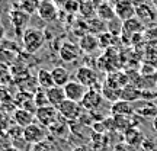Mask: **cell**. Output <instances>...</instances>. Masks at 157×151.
I'll return each instance as SVG.
<instances>
[{
	"label": "cell",
	"instance_id": "cell-4",
	"mask_svg": "<svg viewBox=\"0 0 157 151\" xmlns=\"http://www.w3.org/2000/svg\"><path fill=\"white\" fill-rule=\"evenodd\" d=\"M74 80L78 81L80 84H83L84 87H87V89H93L96 81H98V74L89 66H82V67H78L76 70Z\"/></svg>",
	"mask_w": 157,
	"mask_h": 151
},
{
	"label": "cell",
	"instance_id": "cell-19",
	"mask_svg": "<svg viewBox=\"0 0 157 151\" xmlns=\"http://www.w3.org/2000/svg\"><path fill=\"white\" fill-rule=\"evenodd\" d=\"M124 140L129 147H138L144 142L143 134L137 126H131L127 131H124Z\"/></svg>",
	"mask_w": 157,
	"mask_h": 151
},
{
	"label": "cell",
	"instance_id": "cell-5",
	"mask_svg": "<svg viewBox=\"0 0 157 151\" xmlns=\"http://www.w3.org/2000/svg\"><path fill=\"white\" fill-rule=\"evenodd\" d=\"M135 17H137L146 28H148V26H153V25L156 23L157 12H156V9H153L148 3L135 6Z\"/></svg>",
	"mask_w": 157,
	"mask_h": 151
},
{
	"label": "cell",
	"instance_id": "cell-41",
	"mask_svg": "<svg viewBox=\"0 0 157 151\" xmlns=\"http://www.w3.org/2000/svg\"><path fill=\"white\" fill-rule=\"evenodd\" d=\"M2 111H3V106H2V105H0V112H2Z\"/></svg>",
	"mask_w": 157,
	"mask_h": 151
},
{
	"label": "cell",
	"instance_id": "cell-32",
	"mask_svg": "<svg viewBox=\"0 0 157 151\" xmlns=\"http://www.w3.org/2000/svg\"><path fill=\"white\" fill-rule=\"evenodd\" d=\"M78 6H80V2L78 0H66V3L63 5V9L67 12V13H78Z\"/></svg>",
	"mask_w": 157,
	"mask_h": 151
},
{
	"label": "cell",
	"instance_id": "cell-18",
	"mask_svg": "<svg viewBox=\"0 0 157 151\" xmlns=\"http://www.w3.org/2000/svg\"><path fill=\"white\" fill-rule=\"evenodd\" d=\"M51 74H52V80H54V86H58V87H64L66 84L71 80L70 78V73L66 67L63 66H57L51 70Z\"/></svg>",
	"mask_w": 157,
	"mask_h": 151
},
{
	"label": "cell",
	"instance_id": "cell-37",
	"mask_svg": "<svg viewBox=\"0 0 157 151\" xmlns=\"http://www.w3.org/2000/svg\"><path fill=\"white\" fill-rule=\"evenodd\" d=\"M51 2H52L54 5H57L58 7H63V5L66 3V0H51Z\"/></svg>",
	"mask_w": 157,
	"mask_h": 151
},
{
	"label": "cell",
	"instance_id": "cell-21",
	"mask_svg": "<svg viewBox=\"0 0 157 151\" xmlns=\"http://www.w3.org/2000/svg\"><path fill=\"white\" fill-rule=\"evenodd\" d=\"M96 16L99 17L101 21H103V22H111L112 19H115L117 17V15H115V9H113L112 5H109V3H106V2H103V3H101V5L96 7Z\"/></svg>",
	"mask_w": 157,
	"mask_h": 151
},
{
	"label": "cell",
	"instance_id": "cell-1",
	"mask_svg": "<svg viewBox=\"0 0 157 151\" xmlns=\"http://www.w3.org/2000/svg\"><path fill=\"white\" fill-rule=\"evenodd\" d=\"M23 48L29 54L38 52L45 44V34L38 28H28L22 35Z\"/></svg>",
	"mask_w": 157,
	"mask_h": 151
},
{
	"label": "cell",
	"instance_id": "cell-6",
	"mask_svg": "<svg viewBox=\"0 0 157 151\" xmlns=\"http://www.w3.org/2000/svg\"><path fill=\"white\" fill-rule=\"evenodd\" d=\"M103 100V96H102V92H99L98 89H89L84 95L83 100L80 102V105L84 111H89V112H93V111H98L101 108V103Z\"/></svg>",
	"mask_w": 157,
	"mask_h": 151
},
{
	"label": "cell",
	"instance_id": "cell-43",
	"mask_svg": "<svg viewBox=\"0 0 157 151\" xmlns=\"http://www.w3.org/2000/svg\"><path fill=\"white\" fill-rule=\"evenodd\" d=\"M0 17H2V9H0Z\"/></svg>",
	"mask_w": 157,
	"mask_h": 151
},
{
	"label": "cell",
	"instance_id": "cell-35",
	"mask_svg": "<svg viewBox=\"0 0 157 151\" xmlns=\"http://www.w3.org/2000/svg\"><path fill=\"white\" fill-rule=\"evenodd\" d=\"M31 151H52V150H51V145L47 141H42V142H39V144L32 145V150Z\"/></svg>",
	"mask_w": 157,
	"mask_h": 151
},
{
	"label": "cell",
	"instance_id": "cell-9",
	"mask_svg": "<svg viewBox=\"0 0 157 151\" xmlns=\"http://www.w3.org/2000/svg\"><path fill=\"white\" fill-rule=\"evenodd\" d=\"M113 9L117 17L121 22L135 17V5L132 3V0H119L117 5H113Z\"/></svg>",
	"mask_w": 157,
	"mask_h": 151
},
{
	"label": "cell",
	"instance_id": "cell-22",
	"mask_svg": "<svg viewBox=\"0 0 157 151\" xmlns=\"http://www.w3.org/2000/svg\"><path fill=\"white\" fill-rule=\"evenodd\" d=\"M87 23V32L92 35H96V36H99L101 34H105L108 32V28H106V22H103L101 21L99 17H92L89 21H86Z\"/></svg>",
	"mask_w": 157,
	"mask_h": 151
},
{
	"label": "cell",
	"instance_id": "cell-15",
	"mask_svg": "<svg viewBox=\"0 0 157 151\" xmlns=\"http://www.w3.org/2000/svg\"><path fill=\"white\" fill-rule=\"evenodd\" d=\"M78 48L82 52H86V54H92L95 52L98 48H99V39L96 35L92 34H86L84 36L78 39Z\"/></svg>",
	"mask_w": 157,
	"mask_h": 151
},
{
	"label": "cell",
	"instance_id": "cell-39",
	"mask_svg": "<svg viewBox=\"0 0 157 151\" xmlns=\"http://www.w3.org/2000/svg\"><path fill=\"white\" fill-rule=\"evenodd\" d=\"M3 151H21L19 148H16V147H13V145H9V147H6Z\"/></svg>",
	"mask_w": 157,
	"mask_h": 151
},
{
	"label": "cell",
	"instance_id": "cell-14",
	"mask_svg": "<svg viewBox=\"0 0 157 151\" xmlns=\"http://www.w3.org/2000/svg\"><path fill=\"white\" fill-rule=\"evenodd\" d=\"M13 122H15V125H17V126H21V128H26V126H29V125H32V123H35V115L34 113L28 112V111H25V109H22V108H17L16 111L13 112Z\"/></svg>",
	"mask_w": 157,
	"mask_h": 151
},
{
	"label": "cell",
	"instance_id": "cell-28",
	"mask_svg": "<svg viewBox=\"0 0 157 151\" xmlns=\"http://www.w3.org/2000/svg\"><path fill=\"white\" fill-rule=\"evenodd\" d=\"M34 102H35V105H36V108L48 106L50 103H48V97H47V90L39 87L34 95Z\"/></svg>",
	"mask_w": 157,
	"mask_h": 151
},
{
	"label": "cell",
	"instance_id": "cell-11",
	"mask_svg": "<svg viewBox=\"0 0 157 151\" xmlns=\"http://www.w3.org/2000/svg\"><path fill=\"white\" fill-rule=\"evenodd\" d=\"M58 12H60V7L57 5H54L51 0H42L41 5H39L38 9V15L44 22H52L56 21L57 16H58Z\"/></svg>",
	"mask_w": 157,
	"mask_h": 151
},
{
	"label": "cell",
	"instance_id": "cell-38",
	"mask_svg": "<svg viewBox=\"0 0 157 151\" xmlns=\"http://www.w3.org/2000/svg\"><path fill=\"white\" fill-rule=\"evenodd\" d=\"M132 3H134L135 6H140V5H146L147 0H132Z\"/></svg>",
	"mask_w": 157,
	"mask_h": 151
},
{
	"label": "cell",
	"instance_id": "cell-31",
	"mask_svg": "<svg viewBox=\"0 0 157 151\" xmlns=\"http://www.w3.org/2000/svg\"><path fill=\"white\" fill-rule=\"evenodd\" d=\"M144 39H146V42H151V44H156L157 45V26H148V28H146V31H144Z\"/></svg>",
	"mask_w": 157,
	"mask_h": 151
},
{
	"label": "cell",
	"instance_id": "cell-40",
	"mask_svg": "<svg viewBox=\"0 0 157 151\" xmlns=\"http://www.w3.org/2000/svg\"><path fill=\"white\" fill-rule=\"evenodd\" d=\"M151 125H153V129H154V131H156L157 132V116L154 118V119H153L151 121Z\"/></svg>",
	"mask_w": 157,
	"mask_h": 151
},
{
	"label": "cell",
	"instance_id": "cell-44",
	"mask_svg": "<svg viewBox=\"0 0 157 151\" xmlns=\"http://www.w3.org/2000/svg\"><path fill=\"white\" fill-rule=\"evenodd\" d=\"M156 12H157V6H156Z\"/></svg>",
	"mask_w": 157,
	"mask_h": 151
},
{
	"label": "cell",
	"instance_id": "cell-24",
	"mask_svg": "<svg viewBox=\"0 0 157 151\" xmlns=\"http://www.w3.org/2000/svg\"><path fill=\"white\" fill-rule=\"evenodd\" d=\"M78 2H80L78 13H80L82 19L89 21V19H92V17H96V7L90 3L89 0H78Z\"/></svg>",
	"mask_w": 157,
	"mask_h": 151
},
{
	"label": "cell",
	"instance_id": "cell-42",
	"mask_svg": "<svg viewBox=\"0 0 157 151\" xmlns=\"http://www.w3.org/2000/svg\"><path fill=\"white\" fill-rule=\"evenodd\" d=\"M2 51H3V47H2V45H0V52H2Z\"/></svg>",
	"mask_w": 157,
	"mask_h": 151
},
{
	"label": "cell",
	"instance_id": "cell-46",
	"mask_svg": "<svg viewBox=\"0 0 157 151\" xmlns=\"http://www.w3.org/2000/svg\"><path fill=\"white\" fill-rule=\"evenodd\" d=\"M156 48H157V47H156Z\"/></svg>",
	"mask_w": 157,
	"mask_h": 151
},
{
	"label": "cell",
	"instance_id": "cell-17",
	"mask_svg": "<svg viewBox=\"0 0 157 151\" xmlns=\"http://www.w3.org/2000/svg\"><path fill=\"white\" fill-rule=\"evenodd\" d=\"M111 113H112V116H131V115H134V106L129 102L118 100L112 103Z\"/></svg>",
	"mask_w": 157,
	"mask_h": 151
},
{
	"label": "cell",
	"instance_id": "cell-8",
	"mask_svg": "<svg viewBox=\"0 0 157 151\" xmlns=\"http://www.w3.org/2000/svg\"><path fill=\"white\" fill-rule=\"evenodd\" d=\"M23 140L26 141L28 144H32V145L45 141L44 126L39 125L38 122H35V123H32V125L26 126V128L23 129Z\"/></svg>",
	"mask_w": 157,
	"mask_h": 151
},
{
	"label": "cell",
	"instance_id": "cell-13",
	"mask_svg": "<svg viewBox=\"0 0 157 151\" xmlns=\"http://www.w3.org/2000/svg\"><path fill=\"white\" fill-rule=\"evenodd\" d=\"M29 15L28 13H25L22 9H17V10H12L10 12V21L13 23V28L16 31L17 34L23 35V32L26 31V23L29 21Z\"/></svg>",
	"mask_w": 157,
	"mask_h": 151
},
{
	"label": "cell",
	"instance_id": "cell-36",
	"mask_svg": "<svg viewBox=\"0 0 157 151\" xmlns=\"http://www.w3.org/2000/svg\"><path fill=\"white\" fill-rule=\"evenodd\" d=\"M5 36H6V28L2 25V23H0V42L5 39Z\"/></svg>",
	"mask_w": 157,
	"mask_h": 151
},
{
	"label": "cell",
	"instance_id": "cell-3",
	"mask_svg": "<svg viewBox=\"0 0 157 151\" xmlns=\"http://www.w3.org/2000/svg\"><path fill=\"white\" fill-rule=\"evenodd\" d=\"M57 109H58V112H60V116H61L64 121L74 122V121H77L78 118H80L83 108H82V105L77 103V102H71V100H68V99H66Z\"/></svg>",
	"mask_w": 157,
	"mask_h": 151
},
{
	"label": "cell",
	"instance_id": "cell-7",
	"mask_svg": "<svg viewBox=\"0 0 157 151\" xmlns=\"http://www.w3.org/2000/svg\"><path fill=\"white\" fill-rule=\"evenodd\" d=\"M87 90H89L87 87H84L83 84H80L78 81H76L74 78L70 80V81L64 86L66 99H68V100H71V102H77V103H80V102L83 100V97Z\"/></svg>",
	"mask_w": 157,
	"mask_h": 151
},
{
	"label": "cell",
	"instance_id": "cell-23",
	"mask_svg": "<svg viewBox=\"0 0 157 151\" xmlns=\"http://www.w3.org/2000/svg\"><path fill=\"white\" fill-rule=\"evenodd\" d=\"M36 81H38L39 87H42V89H45V90L54 87V80H52L51 70H47V68H39L38 74H36Z\"/></svg>",
	"mask_w": 157,
	"mask_h": 151
},
{
	"label": "cell",
	"instance_id": "cell-30",
	"mask_svg": "<svg viewBox=\"0 0 157 151\" xmlns=\"http://www.w3.org/2000/svg\"><path fill=\"white\" fill-rule=\"evenodd\" d=\"M12 118L9 116V113H6L5 111L0 112V134H7V131L12 128Z\"/></svg>",
	"mask_w": 157,
	"mask_h": 151
},
{
	"label": "cell",
	"instance_id": "cell-12",
	"mask_svg": "<svg viewBox=\"0 0 157 151\" xmlns=\"http://www.w3.org/2000/svg\"><path fill=\"white\" fill-rule=\"evenodd\" d=\"M60 54V58H61L64 62H73L76 61L80 55V48H78V44H74L71 41H67L61 45V48L58 51Z\"/></svg>",
	"mask_w": 157,
	"mask_h": 151
},
{
	"label": "cell",
	"instance_id": "cell-25",
	"mask_svg": "<svg viewBox=\"0 0 157 151\" xmlns=\"http://www.w3.org/2000/svg\"><path fill=\"white\" fill-rule=\"evenodd\" d=\"M39 5H41V0H21V9L25 13H28L29 16L38 13Z\"/></svg>",
	"mask_w": 157,
	"mask_h": 151
},
{
	"label": "cell",
	"instance_id": "cell-45",
	"mask_svg": "<svg viewBox=\"0 0 157 151\" xmlns=\"http://www.w3.org/2000/svg\"><path fill=\"white\" fill-rule=\"evenodd\" d=\"M41 2H42V0H41Z\"/></svg>",
	"mask_w": 157,
	"mask_h": 151
},
{
	"label": "cell",
	"instance_id": "cell-26",
	"mask_svg": "<svg viewBox=\"0 0 157 151\" xmlns=\"http://www.w3.org/2000/svg\"><path fill=\"white\" fill-rule=\"evenodd\" d=\"M143 64H148L157 68V48L156 47H147L146 52L143 55Z\"/></svg>",
	"mask_w": 157,
	"mask_h": 151
},
{
	"label": "cell",
	"instance_id": "cell-2",
	"mask_svg": "<svg viewBox=\"0 0 157 151\" xmlns=\"http://www.w3.org/2000/svg\"><path fill=\"white\" fill-rule=\"evenodd\" d=\"M35 119L44 128H51L52 125H56L61 119V116H60V112L57 108L48 105L44 108H38V111L35 113Z\"/></svg>",
	"mask_w": 157,
	"mask_h": 151
},
{
	"label": "cell",
	"instance_id": "cell-33",
	"mask_svg": "<svg viewBox=\"0 0 157 151\" xmlns=\"http://www.w3.org/2000/svg\"><path fill=\"white\" fill-rule=\"evenodd\" d=\"M12 100H13V97H12L9 89L5 84H0V105L3 106V105H6V103H9Z\"/></svg>",
	"mask_w": 157,
	"mask_h": 151
},
{
	"label": "cell",
	"instance_id": "cell-20",
	"mask_svg": "<svg viewBox=\"0 0 157 151\" xmlns=\"http://www.w3.org/2000/svg\"><path fill=\"white\" fill-rule=\"evenodd\" d=\"M47 97H48V103L51 106L58 108L63 102L66 100V93H64V87H58L54 86L51 89L47 90Z\"/></svg>",
	"mask_w": 157,
	"mask_h": 151
},
{
	"label": "cell",
	"instance_id": "cell-16",
	"mask_svg": "<svg viewBox=\"0 0 157 151\" xmlns=\"http://www.w3.org/2000/svg\"><path fill=\"white\" fill-rule=\"evenodd\" d=\"M143 99V92H141L135 84L129 83L128 86H125L122 90H121V100L129 102V103H135Z\"/></svg>",
	"mask_w": 157,
	"mask_h": 151
},
{
	"label": "cell",
	"instance_id": "cell-34",
	"mask_svg": "<svg viewBox=\"0 0 157 151\" xmlns=\"http://www.w3.org/2000/svg\"><path fill=\"white\" fill-rule=\"evenodd\" d=\"M113 38H115V36L111 35L109 32L101 34L99 36H98V39H99V47H102V48H108V47H111V45H112V39Z\"/></svg>",
	"mask_w": 157,
	"mask_h": 151
},
{
	"label": "cell",
	"instance_id": "cell-29",
	"mask_svg": "<svg viewBox=\"0 0 157 151\" xmlns=\"http://www.w3.org/2000/svg\"><path fill=\"white\" fill-rule=\"evenodd\" d=\"M52 132V134L56 135V137H63V135L67 132V121H64V119H60L56 125H52L51 128H48Z\"/></svg>",
	"mask_w": 157,
	"mask_h": 151
},
{
	"label": "cell",
	"instance_id": "cell-27",
	"mask_svg": "<svg viewBox=\"0 0 157 151\" xmlns=\"http://www.w3.org/2000/svg\"><path fill=\"white\" fill-rule=\"evenodd\" d=\"M15 58H16V55L13 52H10V51H7V50H3L0 52V67L6 68V70L10 68L13 66V62H15Z\"/></svg>",
	"mask_w": 157,
	"mask_h": 151
},
{
	"label": "cell",
	"instance_id": "cell-10",
	"mask_svg": "<svg viewBox=\"0 0 157 151\" xmlns=\"http://www.w3.org/2000/svg\"><path fill=\"white\" fill-rule=\"evenodd\" d=\"M134 106V113L137 116L141 118H154L157 116V105L151 100H146V99H141V100L132 103Z\"/></svg>",
	"mask_w": 157,
	"mask_h": 151
}]
</instances>
